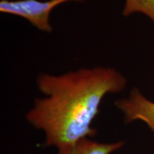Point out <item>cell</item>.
I'll return each mask as SVG.
<instances>
[{
	"mask_svg": "<svg viewBox=\"0 0 154 154\" xmlns=\"http://www.w3.org/2000/svg\"><path fill=\"white\" fill-rule=\"evenodd\" d=\"M126 83L113 67H85L61 75L41 73L36 86L44 97L35 99L25 118L44 132L46 146L59 150L73 146L95 136L92 124L102 101L123 91Z\"/></svg>",
	"mask_w": 154,
	"mask_h": 154,
	"instance_id": "obj_1",
	"label": "cell"
},
{
	"mask_svg": "<svg viewBox=\"0 0 154 154\" xmlns=\"http://www.w3.org/2000/svg\"><path fill=\"white\" fill-rule=\"evenodd\" d=\"M79 1L83 0H2L0 11L22 17L41 32L51 33L50 15L53 9L65 2Z\"/></svg>",
	"mask_w": 154,
	"mask_h": 154,
	"instance_id": "obj_2",
	"label": "cell"
},
{
	"mask_svg": "<svg viewBox=\"0 0 154 154\" xmlns=\"http://www.w3.org/2000/svg\"><path fill=\"white\" fill-rule=\"evenodd\" d=\"M114 104L124 114L125 122L141 121L154 134V101L148 99L138 88H133L128 97L116 100Z\"/></svg>",
	"mask_w": 154,
	"mask_h": 154,
	"instance_id": "obj_3",
	"label": "cell"
},
{
	"mask_svg": "<svg viewBox=\"0 0 154 154\" xmlns=\"http://www.w3.org/2000/svg\"><path fill=\"white\" fill-rule=\"evenodd\" d=\"M124 143V141L103 143L88 138L57 150V154H112L121 149Z\"/></svg>",
	"mask_w": 154,
	"mask_h": 154,
	"instance_id": "obj_4",
	"label": "cell"
},
{
	"mask_svg": "<svg viewBox=\"0 0 154 154\" xmlns=\"http://www.w3.org/2000/svg\"><path fill=\"white\" fill-rule=\"evenodd\" d=\"M138 12L146 15L154 22V0H126L123 15L128 17Z\"/></svg>",
	"mask_w": 154,
	"mask_h": 154,
	"instance_id": "obj_5",
	"label": "cell"
}]
</instances>
